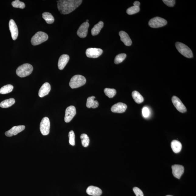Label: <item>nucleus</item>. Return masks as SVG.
I'll return each instance as SVG.
<instances>
[{
  "mask_svg": "<svg viewBox=\"0 0 196 196\" xmlns=\"http://www.w3.org/2000/svg\"><path fill=\"white\" fill-rule=\"evenodd\" d=\"M81 0H60L57 1V8L63 14H70L81 5Z\"/></svg>",
  "mask_w": 196,
  "mask_h": 196,
  "instance_id": "nucleus-1",
  "label": "nucleus"
},
{
  "mask_svg": "<svg viewBox=\"0 0 196 196\" xmlns=\"http://www.w3.org/2000/svg\"><path fill=\"white\" fill-rule=\"evenodd\" d=\"M175 46L179 52L184 57L188 58L193 57V53L191 50L185 44L177 42L175 43Z\"/></svg>",
  "mask_w": 196,
  "mask_h": 196,
  "instance_id": "nucleus-5",
  "label": "nucleus"
},
{
  "mask_svg": "<svg viewBox=\"0 0 196 196\" xmlns=\"http://www.w3.org/2000/svg\"><path fill=\"white\" fill-rule=\"evenodd\" d=\"M82 145L84 147H87L88 146L89 143V139L88 136L85 134H82L80 136Z\"/></svg>",
  "mask_w": 196,
  "mask_h": 196,
  "instance_id": "nucleus-27",
  "label": "nucleus"
},
{
  "mask_svg": "<svg viewBox=\"0 0 196 196\" xmlns=\"http://www.w3.org/2000/svg\"><path fill=\"white\" fill-rule=\"evenodd\" d=\"M140 5V3L139 1H135L133 3L134 6L136 7H139Z\"/></svg>",
  "mask_w": 196,
  "mask_h": 196,
  "instance_id": "nucleus-36",
  "label": "nucleus"
},
{
  "mask_svg": "<svg viewBox=\"0 0 196 196\" xmlns=\"http://www.w3.org/2000/svg\"><path fill=\"white\" fill-rule=\"evenodd\" d=\"M68 136L69 138V143L72 146L75 145V134L73 130H71L69 132Z\"/></svg>",
  "mask_w": 196,
  "mask_h": 196,
  "instance_id": "nucleus-32",
  "label": "nucleus"
},
{
  "mask_svg": "<svg viewBox=\"0 0 196 196\" xmlns=\"http://www.w3.org/2000/svg\"><path fill=\"white\" fill-rule=\"evenodd\" d=\"M9 29L13 40H16L18 36V29L15 22L13 19H11L9 23Z\"/></svg>",
  "mask_w": 196,
  "mask_h": 196,
  "instance_id": "nucleus-11",
  "label": "nucleus"
},
{
  "mask_svg": "<svg viewBox=\"0 0 196 196\" xmlns=\"http://www.w3.org/2000/svg\"><path fill=\"white\" fill-rule=\"evenodd\" d=\"M76 114V108L74 106H70L65 110L64 120L65 122H70Z\"/></svg>",
  "mask_w": 196,
  "mask_h": 196,
  "instance_id": "nucleus-10",
  "label": "nucleus"
},
{
  "mask_svg": "<svg viewBox=\"0 0 196 196\" xmlns=\"http://www.w3.org/2000/svg\"><path fill=\"white\" fill-rule=\"evenodd\" d=\"M172 101L177 109L180 112L184 113L186 112L187 111V109L185 106L184 105L178 97L176 96H173L172 98Z\"/></svg>",
  "mask_w": 196,
  "mask_h": 196,
  "instance_id": "nucleus-9",
  "label": "nucleus"
},
{
  "mask_svg": "<svg viewBox=\"0 0 196 196\" xmlns=\"http://www.w3.org/2000/svg\"><path fill=\"white\" fill-rule=\"evenodd\" d=\"M142 114L143 116L145 118H147L150 116V111L149 110V108L148 107H144L142 109Z\"/></svg>",
  "mask_w": 196,
  "mask_h": 196,
  "instance_id": "nucleus-33",
  "label": "nucleus"
},
{
  "mask_svg": "<svg viewBox=\"0 0 196 196\" xmlns=\"http://www.w3.org/2000/svg\"><path fill=\"white\" fill-rule=\"evenodd\" d=\"M12 5L14 8L23 9L25 7V3L23 2L19 1V0H15V1L12 2Z\"/></svg>",
  "mask_w": 196,
  "mask_h": 196,
  "instance_id": "nucleus-30",
  "label": "nucleus"
},
{
  "mask_svg": "<svg viewBox=\"0 0 196 196\" xmlns=\"http://www.w3.org/2000/svg\"><path fill=\"white\" fill-rule=\"evenodd\" d=\"M127 108V106L126 104L122 102H119L114 105L112 106L111 110L113 113H121L124 112L126 111Z\"/></svg>",
  "mask_w": 196,
  "mask_h": 196,
  "instance_id": "nucleus-15",
  "label": "nucleus"
},
{
  "mask_svg": "<svg viewBox=\"0 0 196 196\" xmlns=\"http://www.w3.org/2000/svg\"><path fill=\"white\" fill-rule=\"evenodd\" d=\"M89 195L93 196H100L102 194V190L97 187L91 186L88 187L86 190Z\"/></svg>",
  "mask_w": 196,
  "mask_h": 196,
  "instance_id": "nucleus-17",
  "label": "nucleus"
},
{
  "mask_svg": "<svg viewBox=\"0 0 196 196\" xmlns=\"http://www.w3.org/2000/svg\"><path fill=\"white\" fill-rule=\"evenodd\" d=\"M51 87L50 84L46 83L41 87L39 91V96L42 98L48 94L51 91Z\"/></svg>",
  "mask_w": 196,
  "mask_h": 196,
  "instance_id": "nucleus-16",
  "label": "nucleus"
},
{
  "mask_svg": "<svg viewBox=\"0 0 196 196\" xmlns=\"http://www.w3.org/2000/svg\"><path fill=\"white\" fill-rule=\"evenodd\" d=\"M132 96L134 101L137 104H141L144 101L143 96L138 91H132Z\"/></svg>",
  "mask_w": 196,
  "mask_h": 196,
  "instance_id": "nucleus-23",
  "label": "nucleus"
},
{
  "mask_svg": "<svg viewBox=\"0 0 196 196\" xmlns=\"http://www.w3.org/2000/svg\"><path fill=\"white\" fill-rule=\"evenodd\" d=\"M70 57L66 54H64L60 57L58 63V67L60 70H63L64 68L68 63Z\"/></svg>",
  "mask_w": 196,
  "mask_h": 196,
  "instance_id": "nucleus-18",
  "label": "nucleus"
},
{
  "mask_svg": "<svg viewBox=\"0 0 196 196\" xmlns=\"http://www.w3.org/2000/svg\"><path fill=\"white\" fill-rule=\"evenodd\" d=\"M163 2L167 6L170 7L174 6L175 2V1L174 0H163Z\"/></svg>",
  "mask_w": 196,
  "mask_h": 196,
  "instance_id": "nucleus-34",
  "label": "nucleus"
},
{
  "mask_svg": "<svg viewBox=\"0 0 196 196\" xmlns=\"http://www.w3.org/2000/svg\"><path fill=\"white\" fill-rule=\"evenodd\" d=\"M126 55L125 53H121L118 55L115 59V64H119L122 63L126 58Z\"/></svg>",
  "mask_w": 196,
  "mask_h": 196,
  "instance_id": "nucleus-29",
  "label": "nucleus"
},
{
  "mask_svg": "<svg viewBox=\"0 0 196 196\" xmlns=\"http://www.w3.org/2000/svg\"><path fill=\"white\" fill-rule=\"evenodd\" d=\"M50 122L49 119L45 117L41 121L40 124V129L43 135L46 136L50 133Z\"/></svg>",
  "mask_w": 196,
  "mask_h": 196,
  "instance_id": "nucleus-7",
  "label": "nucleus"
},
{
  "mask_svg": "<svg viewBox=\"0 0 196 196\" xmlns=\"http://www.w3.org/2000/svg\"><path fill=\"white\" fill-rule=\"evenodd\" d=\"M14 87L12 85L9 84L4 86L0 89V93L1 94H6L10 93L12 91Z\"/></svg>",
  "mask_w": 196,
  "mask_h": 196,
  "instance_id": "nucleus-26",
  "label": "nucleus"
},
{
  "mask_svg": "<svg viewBox=\"0 0 196 196\" xmlns=\"http://www.w3.org/2000/svg\"><path fill=\"white\" fill-rule=\"evenodd\" d=\"M103 51L100 48H89L86 51V55L89 58H96L102 55Z\"/></svg>",
  "mask_w": 196,
  "mask_h": 196,
  "instance_id": "nucleus-8",
  "label": "nucleus"
},
{
  "mask_svg": "<svg viewBox=\"0 0 196 196\" xmlns=\"http://www.w3.org/2000/svg\"><path fill=\"white\" fill-rule=\"evenodd\" d=\"M172 169L174 176L175 178L180 179L184 173V167L181 165H175L172 166Z\"/></svg>",
  "mask_w": 196,
  "mask_h": 196,
  "instance_id": "nucleus-14",
  "label": "nucleus"
},
{
  "mask_svg": "<svg viewBox=\"0 0 196 196\" xmlns=\"http://www.w3.org/2000/svg\"><path fill=\"white\" fill-rule=\"evenodd\" d=\"M104 26V23L102 21H100L98 24H96L93 29H91V33L93 36H96L98 35L100 32L101 30Z\"/></svg>",
  "mask_w": 196,
  "mask_h": 196,
  "instance_id": "nucleus-22",
  "label": "nucleus"
},
{
  "mask_svg": "<svg viewBox=\"0 0 196 196\" xmlns=\"http://www.w3.org/2000/svg\"><path fill=\"white\" fill-rule=\"evenodd\" d=\"M86 82V80L84 76L81 75H76L71 78L69 85L71 88H76L84 85Z\"/></svg>",
  "mask_w": 196,
  "mask_h": 196,
  "instance_id": "nucleus-3",
  "label": "nucleus"
},
{
  "mask_svg": "<svg viewBox=\"0 0 196 196\" xmlns=\"http://www.w3.org/2000/svg\"><path fill=\"white\" fill-rule=\"evenodd\" d=\"M15 102V101L14 98H9V99L5 100L2 101L0 104V106L2 108H8L14 105Z\"/></svg>",
  "mask_w": 196,
  "mask_h": 196,
  "instance_id": "nucleus-24",
  "label": "nucleus"
},
{
  "mask_svg": "<svg viewBox=\"0 0 196 196\" xmlns=\"http://www.w3.org/2000/svg\"><path fill=\"white\" fill-rule=\"evenodd\" d=\"M139 7L133 6L128 8L126 12L128 15H132L139 12Z\"/></svg>",
  "mask_w": 196,
  "mask_h": 196,
  "instance_id": "nucleus-31",
  "label": "nucleus"
},
{
  "mask_svg": "<svg viewBox=\"0 0 196 196\" xmlns=\"http://www.w3.org/2000/svg\"><path fill=\"white\" fill-rule=\"evenodd\" d=\"M32 65L28 63L19 67L16 70L17 75L20 77H26L29 76L33 71Z\"/></svg>",
  "mask_w": 196,
  "mask_h": 196,
  "instance_id": "nucleus-2",
  "label": "nucleus"
},
{
  "mask_svg": "<svg viewBox=\"0 0 196 196\" xmlns=\"http://www.w3.org/2000/svg\"><path fill=\"white\" fill-rule=\"evenodd\" d=\"M173 196L168 195H167V196Z\"/></svg>",
  "mask_w": 196,
  "mask_h": 196,
  "instance_id": "nucleus-38",
  "label": "nucleus"
},
{
  "mask_svg": "<svg viewBox=\"0 0 196 196\" xmlns=\"http://www.w3.org/2000/svg\"><path fill=\"white\" fill-rule=\"evenodd\" d=\"M104 92L106 96L110 98H113L116 94V91L114 89L106 88Z\"/></svg>",
  "mask_w": 196,
  "mask_h": 196,
  "instance_id": "nucleus-28",
  "label": "nucleus"
},
{
  "mask_svg": "<svg viewBox=\"0 0 196 196\" xmlns=\"http://www.w3.org/2000/svg\"><path fill=\"white\" fill-rule=\"evenodd\" d=\"M167 20L160 17L153 18L149 22V26L153 28L161 27L167 25Z\"/></svg>",
  "mask_w": 196,
  "mask_h": 196,
  "instance_id": "nucleus-6",
  "label": "nucleus"
},
{
  "mask_svg": "<svg viewBox=\"0 0 196 196\" xmlns=\"http://www.w3.org/2000/svg\"><path fill=\"white\" fill-rule=\"evenodd\" d=\"M133 190L136 196H144L143 191L139 188L134 187L133 188Z\"/></svg>",
  "mask_w": 196,
  "mask_h": 196,
  "instance_id": "nucleus-35",
  "label": "nucleus"
},
{
  "mask_svg": "<svg viewBox=\"0 0 196 196\" xmlns=\"http://www.w3.org/2000/svg\"><path fill=\"white\" fill-rule=\"evenodd\" d=\"M95 97L92 96L89 97L87 98L86 103L87 107L88 108H96L98 106V102L97 100H95Z\"/></svg>",
  "mask_w": 196,
  "mask_h": 196,
  "instance_id": "nucleus-21",
  "label": "nucleus"
},
{
  "mask_svg": "<svg viewBox=\"0 0 196 196\" xmlns=\"http://www.w3.org/2000/svg\"><path fill=\"white\" fill-rule=\"evenodd\" d=\"M25 126H15L10 130L7 131L5 132V135L7 137H12L13 136H15L19 132H21L25 129Z\"/></svg>",
  "mask_w": 196,
  "mask_h": 196,
  "instance_id": "nucleus-12",
  "label": "nucleus"
},
{
  "mask_svg": "<svg viewBox=\"0 0 196 196\" xmlns=\"http://www.w3.org/2000/svg\"><path fill=\"white\" fill-rule=\"evenodd\" d=\"M43 18L46 20V23L48 24H51L53 23L55 19L53 16L49 12H45L42 14Z\"/></svg>",
  "mask_w": 196,
  "mask_h": 196,
  "instance_id": "nucleus-25",
  "label": "nucleus"
},
{
  "mask_svg": "<svg viewBox=\"0 0 196 196\" xmlns=\"http://www.w3.org/2000/svg\"><path fill=\"white\" fill-rule=\"evenodd\" d=\"M86 22H88V23L89 20H86Z\"/></svg>",
  "mask_w": 196,
  "mask_h": 196,
  "instance_id": "nucleus-37",
  "label": "nucleus"
},
{
  "mask_svg": "<svg viewBox=\"0 0 196 196\" xmlns=\"http://www.w3.org/2000/svg\"><path fill=\"white\" fill-rule=\"evenodd\" d=\"M89 25L88 22H84L80 26L77 31V35L80 38H83L87 36Z\"/></svg>",
  "mask_w": 196,
  "mask_h": 196,
  "instance_id": "nucleus-13",
  "label": "nucleus"
},
{
  "mask_svg": "<svg viewBox=\"0 0 196 196\" xmlns=\"http://www.w3.org/2000/svg\"><path fill=\"white\" fill-rule=\"evenodd\" d=\"M121 40L124 43L125 45L129 46L132 44V41L128 33L124 31H121L119 33Z\"/></svg>",
  "mask_w": 196,
  "mask_h": 196,
  "instance_id": "nucleus-19",
  "label": "nucleus"
},
{
  "mask_svg": "<svg viewBox=\"0 0 196 196\" xmlns=\"http://www.w3.org/2000/svg\"><path fill=\"white\" fill-rule=\"evenodd\" d=\"M48 38L46 33L42 31H39L35 33L31 39V44L33 46H37L46 42Z\"/></svg>",
  "mask_w": 196,
  "mask_h": 196,
  "instance_id": "nucleus-4",
  "label": "nucleus"
},
{
  "mask_svg": "<svg viewBox=\"0 0 196 196\" xmlns=\"http://www.w3.org/2000/svg\"><path fill=\"white\" fill-rule=\"evenodd\" d=\"M171 147L174 152L175 153H178L181 150L182 145L180 141L174 140L171 142Z\"/></svg>",
  "mask_w": 196,
  "mask_h": 196,
  "instance_id": "nucleus-20",
  "label": "nucleus"
}]
</instances>
